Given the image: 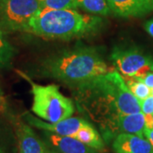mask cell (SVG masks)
<instances>
[{"mask_svg": "<svg viewBox=\"0 0 153 153\" xmlns=\"http://www.w3.org/2000/svg\"><path fill=\"white\" fill-rule=\"evenodd\" d=\"M115 153H153V148L146 137L122 133L113 140Z\"/></svg>", "mask_w": 153, "mask_h": 153, "instance_id": "cell-11", "label": "cell"}, {"mask_svg": "<svg viewBox=\"0 0 153 153\" xmlns=\"http://www.w3.org/2000/svg\"><path fill=\"white\" fill-rule=\"evenodd\" d=\"M78 8L95 16H106L112 12L107 0H76Z\"/></svg>", "mask_w": 153, "mask_h": 153, "instance_id": "cell-14", "label": "cell"}, {"mask_svg": "<svg viewBox=\"0 0 153 153\" xmlns=\"http://www.w3.org/2000/svg\"><path fill=\"white\" fill-rule=\"evenodd\" d=\"M79 104L105 124L118 115L140 112V100L130 92L123 76L110 71L75 84Z\"/></svg>", "mask_w": 153, "mask_h": 153, "instance_id": "cell-1", "label": "cell"}, {"mask_svg": "<svg viewBox=\"0 0 153 153\" xmlns=\"http://www.w3.org/2000/svg\"><path fill=\"white\" fill-rule=\"evenodd\" d=\"M14 128L18 143L19 153H43L46 144L33 131L31 126L21 119H14Z\"/></svg>", "mask_w": 153, "mask_h": 153, "instance_id": "cell-8", "label": "cell"}, {"mask_svg": "<svg viewBox=\"0 0 153 153\" xmlns=\"http://www.w3.org/2000/svg\"><path fill=\"white\" fill-rule=\"evenodd\" d=\"M105 125L111 131L117 132L118 134L125 133L144 136L146 128V117L142 112L132 114L118 115L116 117L108 121Z\"/></svg>", "mask_w": 153, "mask_h": 153, "instance_id": "cell-9", "label": "cell"}, {"mask_svg": "<svg viewBox=\"0 0 153 153\" xmlns=\"http://www.w3.org/2000/svg\"><path fill=\"white\" fill-rule=\"evenodd\" d=\"M74 138L97 152H103L105 148L104 141L100 134L89 123L82 126Z\"/></svg>", "mask_w": 153, "mask_h": 153, "instance_id": "cell-13", "label": "cell"}, {"mask_svg": "<svg viewBox=\"0 0 153 153\" xmlns=\"http://www.w3.org/2000/svg\"><path fill=\"white\" fill-rule=\"evenodd\" d=\"M39 71L46 77L76 84L112 71L98 49L76 46L48 56Z\"/></svg>", "mask_w": 153, "mask_h": 153, "instance_id": "cell-2", "label": "cell"}, {"mask_svg": "<svg viewBox=\"0 0 153 153\" xmlns=\"http://www.w3.org/2000/svg\"><path fill=\"white\" fill-rule=\"evenodd\" d=\"M100 16L76 10L42 9L31 19L27 33L46 39H71L97 33L104 26Z\"/></svg>", "mask_w": 153, "mask_h": 153, "instance_id": "cell-3", "label": "cell"}, {"mask_svg": "<svg viewBox=\"0 0 153 153\" xmlns=\"http://www.w3.org/2000/svg\"><path fill=\"white\" fill-rule=\"evenodd\" d=\"M46 137L52 147L60 153H98L74 137L60 136L46 132Z\"/></svg>", "mask_w": 153, "mask_h": 153, "instance_id": "cell-12", "label": "cell"}, {"mask_svg": "<svg viewBox=\"0 0 153 153\" xmlns=\"http://www.w3.org/2000/svg\"><path fill=\"white\" fill-rule=\"evenodd\" d=\"M44 9L49 10H77L76 0H38Z\"/></svg>", "mask_w": 153, "mask_h": 153, "instance_id": "cell-17", "label": "cell"}, {"mask_svg": "<svg viewBox=\"0 0 153 153\" xmlns=\"http://www.w3.org/2000/svg\"><path fill=\"white\" fill-rule=\"evenodd\" d=\"M141 112L145 116L153 115V95L151 94L145 100H140Z\"/></svg>", "mask_w": 153, "mask_h": 153, "instance_id": "cell-18", "label": "cell"}, {"mask_svg": "<svg viewBox=\"0 0 153 153\" xmlns=\"http://www.w3.org/2000/svg\"><path fill=\"white\" fill-rule=\"evenodd\" d=\"M112 13L121 17H141L153 12V0H107Z\"/></svg>", "mask_w": 153, "mask_h": 153, "instance_id": "cell-10", "label": "cell"}, {"mask_svg": "<svg viewBox=\"0 0 153 153\" xmlns=\"http://www.w3.org/2000/svg\"><path fill=\"white\" fill-rule=\"evenodd\" d=\"M4 105V98H3V97L1 96V94H0V110L3 108Z\"/></svg>", "mask_w": 153, "mask_h": 153, "instance_id": "cell-24", "label": "cell"}, {"mask_svg": "<svg viewBox=\"0 0 153 153\" xmlns=\"http://www.w3.org/2000/svg\"><path fill=\"white\" fill-rule=\"evenodd\" d=\"M144 27L146 29V33L153 38V19H151L146 22L144 25Z\"/></svg>", "mask_w": 153, "mask_h": 153, "instance_id": "cell-20", "label": "cell"}, {"mask_svg": "<svg viewBox=\"0 0 153 153\" xmlns=\"http://www.w3.org/2000/svg\"><path fill=\"white\" fill-rule=\"evenodd\" d=\"M5 31L0 26V68H9L12 64L16 50L5 36Z\"/></svg>", "mask_w": 153, "mask_h": 153, "instance_id": "cell-15", "label": "cell"}, {"mask_svg": "<svg viewBox=\"0 0 153 153\" xmlns=\"http://www.w3.org/2000/svg\"><path fill=\"white\" fill-rule=\"evenodd\" d=\"M43 8L38 0H0V26L5 32H26Z\"/></svg>", "mask_w": 153, "mask_h": 153, "instance_id": "cell-5", "label": "cell"}, {"mask_svg": "<svg viewBox=\"0 0 153 153\" xmlns=\"http://www.w3.org/2000/svg\"><path fill=\"white\" fill-rule=\"evenodd\" d=\"M43 153H60L58 152L56 150H55L54 148L53 149H51V148H49L48 146H46V148H45V150L44 151V152Z\"/></svg>", "mask_w": 153, "mask_h": 153, "instance_id": "cell-23", "label": "cell"}, {"mask_svg": "<svg viewBox=\"0 0 153 153\" xmlns=\"http://www.w3.org/2000/svg\"><path fill=\"white\" fill-rule=\"evenodd\" d=\"M27 80L32 87V111L39 118L48 123H57L71 117L74 113L73 102L65 96L55 84L39 85Z\"/></svg>", "mask_w": 153, "mask_h": 153, "instance_id": "cell-4", "label": "cell"}, {"mask_svg": "<svg viewBox=\"0 0 153 153\" xmlns=\"http://www.w3.org/2000/svg\"><path fill=\"white\" fill-rule=\"evenodd\" d=\"M138 80H140V82L145 83L147 87H149L151 89L153 88V72H150L142 76H139L136 77Z\"/></svg>", "mask_w": 153, "mask_h": 153, "instance_id": "cell-19", "label": "cell"}, {"mask_svg": "<svg viewBox=\"0 0 153 153\" xmlns=\"http://www.w3.org/2000/svg\"><path fill=\"white\" fill-rule=\"evenodd\" d=\"M24 116L27 122L31 126H34L39 129L53 133L60 136L74 137L77 131L88 123L87 121L83 120L82 118L72 117L57 123H48L28 113H26Z\"/></svg>", "mask_w": 153, "mask_h": 153, "instance_id": "cell-7", "label": "cell"}, {"mask_svg": "<svg viewBox=\"0 0 153 153\" xmlns=\"http://www.w3.org/2000/svg\"><path fill=\"white\" fill-rule=\"evenodd\" d=\"M110 57L117 71L123 76L139 77L153 72V57L137 48L116 47Z\"/></svg>", "mask_w": 153, "mask_h": 153, "instance_id": "cell-6", "label": "cell"}, {"mask_svg": "<svg viewBox=\"0 0 153 153\" xmlns=\"http://www.w3.org/2000/svg\"><path fill=\"white\" fill-rule=\"evenodd\" d=\"M125 80L126 84L131 92L139 100H142L147 98L149 95L152 94V89L147 87L145 83L138 80L136 77H123Z\"/></svg>", "mask_w": 153, "mask_h": 153, "instance_id": "cell-16", "label": "cell"}, {"mask_svg": "<svg viewBox=\"0 0 153 153\" xmlns=\"http://www.w3.org/2000/svg\"><path fill=\"white\" fill-rule=\"evenodd\" d=\"M144 136L150 141L153 148V128H146L145 131H144Z\"/></svg>", "mask_w": 153, "mask_h": 153, "instance_id": "cell-21", "label": "cell"}, {"mask_svg": "<svg viewBox=\"0 0 153 153\" xmlns=\"http://www.w3.org/2000/svg\"><path fill=\"white\" fill-rule=\"evenodd\" d=\"M152 123H153V115H152Z\"/></svg>", "mask_w": 153, "mask_h": 153, "instance_id": "cell-25", "label": "cell"}, {"mask_svg": "<svg viewBox=\"0 0 153 153\" xmlns=\"http://www.w3.org/2000/svg\"><path fill=\"white\" fill-rule=\"evenodd\" d=\"M0 153H14L4 143L0 141Z\"/></svg>", "mask_w": 153, "mask_h": 153, "instance_id": "cell-22", "label": "cell"}]
</instances>
